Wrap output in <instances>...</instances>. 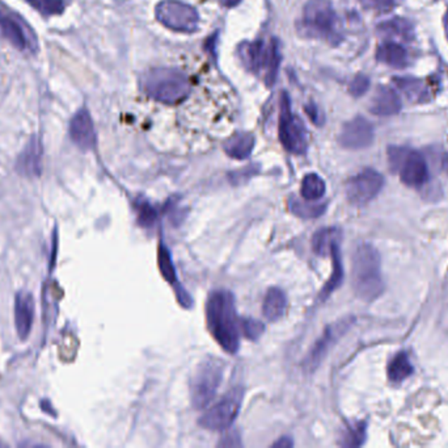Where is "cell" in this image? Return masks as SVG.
I'll return each instance as SVG.
<instances>
[{"instance_id":"cell-1","label":"cell","mask_w":448,"mask_h":448,"mask_svg":"<svg viewBox=\"0 0 448 448\" xmlns=\"http://www.w3.org/2000/svg\"><path fill=\"white\" fill-rule=\"evenodd\" d=\"M206 322L218 345L229 354H236L240 348V319L231 292L211 293L206 302Z\"/></svg>"},{"instance_id":"cell-2","label":"cell","mask_w":448,"mask_h":448,"mask_svg":"<svg viewBox=\"0 0 448 448\" xmlns=\"http://www.w3.org/2000/svg\"><path fill=\"white\" fill-rule=\"evenodd\" d=\"M380 255L370 243H361L351 259V283L358 297L367 302L377 299L385 292Z\"/></svg>"},{"instance_id":"cell-3","label":"cell","mask_w":448,"mask_h":448,"mask_svg":"<svg viewBox=\"0 0 448 448\" xmlns=\"http://www.w3.org/2000/svg\"><path fill=\"white\" fill-rule=\"evenodd\" d=\"M140 86L150 99L165 105L183 103L192 93L188 75L172 67L151 69L142 76Z\"/></svg>"},{"instance_id":"cell-4","label":"cell","mask_w":448,"mask_h":448,"mask_svg":"<svg viewBox=\"0 0 448 448\" xmlns=\"http://www.w3.org/2000/svg\"><path fill=\"white\" fill-rule=\"evenodd\" d=\"M298 29L307 38L322 40L330 44H337L342 38L339 16L330 0H308L303 8Z\"/></svg>"},{"instance_id":"cell-5","label":"cell","mask_w":448,"mask_h":448,"mask_svg":"<svg viewBox=\"0 0 448 448\" xmlns=\"http://www.w3.org/2000/svg\"><path fill=\"white\" fill-rule=\"evenodd\" d=\"M224 363L218 358H206L190 380V399L195 409H205L214 401L223 382Z\"/></svg>"},{"instance_id":"cell-6","label":"cell","mask_w":448,"mask_h":448,"mask_svg":"<svg viewBox=\"0 0 448 448\" xmlns=\"http://www.w3.org/2000/svg\"><path fill=\"white\" fill-rule=\"evenodd\" d=\"M278 136L284 149L291 154L302 155L308 149V131L304 122L291 111L290 98L282 93L279 102Z\"/></svg>"},{"instance_id":"cell-7","label":"cell","mask_w":448,"mask_h":448,"mask_svg":"<svg viewBox=\"0 0 448 448\" xmlns=\"http://www.w3.org/2000/svg\"><path fill=\"white\" fill-rule=\"evenodd\" d=\"M156 19L165 28L178 33H193L198 28L197 10L180 0H162L155 8Z\"/></svg>"},{"instance_id":"cell-8","label":"cell","mask_w":448,"mask_h":448,"mask_svg":"<svg viewBox=\"0 0 448 448\" xmlns=\"http://www.w3.org/2000/svg\"><path fill=\"white\" fill-rule=\"evenodd\" d=\"M243 399V388H235L229 391L218 403H215L202 415L200 425L210 431H224L229 429L238 418Z\"/></svg>"},{"instance_id":"cell-9","label":"cell","mask_w":448,"mask_h":448,"mask_svg":"<svg viewBox=\"0 0 448 448\" xmlns=\"http://www.w3.org/2000/svg\"><path fill=\"white\" fill-rule=\"evenodd\" d=\"M385 186V177L373 168H365L349 179L345 194L353 206H362L374 200Z\"/></svg>"},{"instance_id":"cell-10","label":"cell","mask_w":448,"mask_h":448,"mask_svg":"<svg viewBox=\"0 0 448 448\" xmlns=\"http://www.w3.org/2000/svg\"><path fill=\"white\" fill-rule=\"evenodd\" d=\"M375 137L373 124L365 117L358 116L356 119L346 122L339 136V145L349 150L366 149Z\"/></svg>"},{"instance_id":"cell-11","label":"cell","mask_w":448,"mask_h":448,"mask_svg":"<svg viewBox=\"0 0 448 448\" xmlns=\"http://www.w3.org/2000/svg\"><path fill=\"white\" fill-rule=\"evenodd\" d=\"M400 179L408 187L418 188L429 180V168L421 153L409 150L397 171Z\"/></svg>"},{"instance_id":"cell-12","label":"cell","mask_w":448,"mask_h":448,"mask_svg":"<svg viewBox=\"0 0 448 448\" xmlns=\"http://www.w3.org/2000/svg\"><path fill=\"white\" fill-rule=\"evenodd\" d=\"M351 321L353 319L339 321V324L328 327L325 330V333L316 342V345L313 346L311 353L307 356V359L304 362V367L307 370L313 371V370H316L320 365L322 359L327 356V353H328L330 346L333 345L339 339V336H342L348 330L350 325H351Z\"/></svg>"},{"instance_id":"cell-13","label":"cell","mask_w":448,"mask_h":448,"mask_svg":"<svg viewBox=\"0 0 448 448\" xmlns=\"http://www.w3.org/2000/svg\"><path fill=\"white\" fill-rule=\"evenodd\" d=\"M70 137L73 143L79 149L91 150L96 145V131L92 122L91 113L85 108L73 114V120L70 122Z\"/></svg>"},{"instance_id":"cell-14","label":"cell","mask_w":448,"mask_h":448,"mask_svg":"<svg viewBox=\"0 0 448 448\" xmlns=\"http://www.w3.org/2000/svg\"><path fill=\"white\" fill-rule=\"evenodd\" d=\"M42 143L38 136L28 141L27 146L16 160V171L21 177H38L42 174Z\"/></svg>"},{"instance_id":"cell-15","label":"cell","mask_w":448,"mask_h":448,"mask_svg":"<svg viewBox=\"0 0 448 448\" xmlns=\"http://www.w3.org/2000/svg\"><path fill=\"white\" fill-rule=\"evenodd\" d=\"M401 107V99L394 88L388 86H379L370 102L368 110L375 116L388 117L400 112Z\"/></svg>"},{"instance_id":"cell-16","label":"cell","mask_w":448,"mask_h":448,"mask_svg":"<svg viewBox=\"0 0 448 448\" xmlns=\"http://www.w3.org/2000/svg\"><path fill=\"white\" fill-rule=\"evenodd\" d=\"M35 319V300L33 296L25 292L20 290L15 299V325L18 334L21 339H27Z\"/></svg>"},{"instance_id":"cell-17","label":"cell","mask_w":448,"mask_h":448,"mask_svg":"<svg viewBox=\"0 0 448 448\" xmlns=\"http://www.w3.org/2000/svg\"><path fill=\"white\" fill-rule=\"evenodd\" d=\"M266 47V44L258 40L253 42H243L238 47V58L248 71L257 74L264 69Z\"/></svg>"},{"instance_id":"cell-18","label":"cell","mask_w":448,"mask_h":448,"mask_svg":"<svg viewBox=\"0 0 448 448\" xmlns=\"http://www.w3.org/2000/svg\"><path fill=\"white\" fill-rule=\"evenodd\" d=\"M255 143L256 140L252 133L238 131L226 140L223 143V150L229 158L243 160L250 157L252 151L255 149Z\"/></svg>"},{"instance_id":"cell-19","label":"cell","mask_w":448,"mask_h":448,"mask_svg":"<svg viewBox=\"0 0 448 448\" xmlns=\"http://www.w3.org/2000/svg\"><path fill=\"white\" fill-rule=\"evenodd\" d=\"M376 59L385 65L391 66L394 69H404L408 66V52L406 49L394 42V41H387L376 49Z\"/></svg>"},{"instance_id":"cell-20","label":"cell","mask_w":448,"mask_h":448,"mask_svg":"<svg viewBox=\"0 0 448 448\" xmlns=\"http://www.w3.org/2000/svg\"><path fill=\"white\" fill-rule=\"evenodd\" d=\"M0 32L9 42L18 50H25L28 47V40L21 25L16 19L6 15L0 11Z\"/></svg>"},{"instance_id":"cell-21","label":"cell","mask_w":448,"mask_h":448,"mask_svg":"<svg viewBox=\"0 0 448 448\" xmlns=\"http://www.w3.org/2000/svg\"><path fill=\"white\" fill-rule=\"evenodd\" d=\"M287 308V299L284 290L279 288H270L266 293L264 304H262V313L269 321H278L284 316V312Z\"/></svg>"},{"instance_id":"cell-22","label":"cell","mask_w":448,"mask_h":448,"mask_svg":"<svg viewBox=\"0 0 448 448\" xmlns=\"http://www.w3.org/2000/svg\"><path fill=\"white\" fill-rule=\"evenodd\" d=\"M341 238H342V232L339 228L321 229L319 232H316L312 238L313 252L320 257L330 255L333 246L341 242Z\"/></svg>"},{"instance_id":"cell-23","label":"cell","mask_w":448,"mask_h":448,"mask_svg":"<svg viewBox=\"0 0 448 448\" xmlns=\"http://www.w3.org/2000/svg\"><path fill=\"white\" fill-rule=\"evenodd\" d=\"M279 65H281L279 44H278V41L275 38H273L266 47L265 62H264L265 84L267 87H272L275 83L277 76H278Z\"/></svg>"},{"instance_id":"cell-24","label":"cell","mask_w":448,"mask_h":448,"mask_svg":"<svg viewBox=\"0 0 448 448\" xmlns=\"http://www.w3.org/2000/svg\"><path fill=\"white\" fill-rule=\"evenodd\" d=\"M330 257H332V261H333V271H332V276H330L329 281L321 290L320 300H325L328 296H330L333 290L339 288L341 283H342V279H344V269H342V261H341L339 243L333 246V249L330 252Z\"/></svg>"},{"instance_id":"cell-25","label":"cell","mask_w":448,"mask_h":448,"mask_svg":"<svg viewBox=\"0 0 448 448\" xmlns=\"http://www.w3.org/2000/svg\"><path fill=\"white\" fill-rule=\"evenodd\" d=\"M413 365L409 356L405 353L396 355L388 365V377L391 382L401 383L406 377L413 374Z\"/></svg>"},{"instance_id":"cell-26","label":"cell","mask_w":448,"mask_h":448,"mask_svg":"<svg viewBox=\"0 0 448 448\" xmlns=\"http://www.w3.org/2000/svg\"><path fill=\"white\" fill-rule=\"evenodd\" d=\"M325 182L317 174H308L303 179L301 195L304 200L316 201L325 195Z\"/></svg>"},{"instance_id":"cell-27","label":"cell","mask_w":448,"mask_h":448,"mask_svg":"<svg viewBox=\"0 0 448 448\" xmlns=\"http://www.w3.org/2000/svg\"><path fill=\"white\" fill-rule=\"evenodd\" d=\"M377 30L383 35L391 36V37H400L404 40H411L413 37L412 24L406 20L396 18V19L388 20L383 24L379 25Z\"/></svg>"},{"instance_id":"cell-28","label":"cell","mask_w":448,"mask_h":448,"mask_svg":"<svg viewBox=\"0 0 448 448\" xmlns=\"http://www.w3.org/2000/svg\"><path fill=\"white\" fill-rule=\"evenodd\" d=\"M394 84L403 91L413 102H422V98H425V86L421 81L413 79V78H397L394 79Z\"/></svg>"},{"instance_id":"cell-29","label":"cell","mask_w":448,"mask_h":448,"mask_svg":"<svg viewBox=\"0 0 448 448\" xmlns=\"http://www.w3.org/2000/svg\"><path fill=\"white\" fill-rule=\"evenodd\" d=\"M327 204H308L307 200L301 201L298 199L290 200V211L293 215L299 216L302 218H316L325 212Z\"/></svg>"},{"instance_id":"cell-30","label":"cell","mask_w":448,"mask_h":448,"mask_svg":"<svg viewBox=\"0 0 448 448\" xmlns=\"http://www.w3.org/2000/svg\"><path fill=\"white\" fill-rule=\"evenodd\" d=\"M366 440V423L358 422L353 426H349L346 432L342 437L341 444L344 447H359Z\"/></svg>"},{"instance_id":"cell-31","label":"cell","mask_w":448,"mask_h":448,"mask_svg":"<svg viewBox=\"0 0 448 448\" xmlns=\"http://www.w3.org/2000/svg\"><path fill=\"white\" fill-rule=\"evenodd\" d=\"M42 16L61 15L64 11V0H27Z\"/></svg>"},{"instance_id":"cell-32","label":"cell","mask_w":448,"mask_h":448,"mask_svg":"<svg viewBox=\"0 0 448 448\" xmlns=\"http://www.w3.org/2000/svg\"><path fill=\"white\" fill-rule=\"evenodd\" d=\"M159 266H160V272L164 276L167 281H169L171 284H174L176 279V271H174V264L171 261V254L167 250L163 243H160L159 246Z\"/></svg>"},{"instance_id":"cell-33","label":"cell","mask_w":448,"mask_h":448,"mask_svg":"<svg viewBox=\"0 0 448 448\" xmlns=\"http://www.w3.org/2000/svg\"><path fill=\"white\" fill-rule=\"evenodd\" d=\"M240 327L244 333V336H247L250 341H256L260 336L264 334L265 326L264 324H261L260 321L252 319V318H246L240 321Z\"/></svg>"},{"instance_id":"cell-34","label":"cell","mask_w":448,"mask_h":448,"mask_svg":"<svg viewBox=\"0 0 448 448\" xmlns=\"http://www.w3.org/2000/svg\"><path fill=\"white\" fill-rule=\"evenodd\" d=\"M137 208L139 223L143 225V226H151V225H154L156 218H157V215H156V211L154 209V206H150L145 200H139V204H138Z\"/></svg>"},{"instance_id":"cell-35","label":"cell","mask_w":448,"mask_h":448,"mask_svg":"<svg viewBox=\"0 0 448 448\" xmlns=\"http://www.w3.org/2000/svg\"><path fill=\"white\" fill-rule=\"evenodd\" d=\"M370 88V79L367 75L358 74L350 84H349V93L354 98H361L366 94Z\"/></svg>"},{"instance_id":"cell-36","label":"cell","mask_w":448,"mask_h":448,"mask_svg":"<svg viewBox=\"0 0 448 448\" xmlns=\"http://www.w3.org/2000/svg\"><path fill=\"white\" fill-rule=\"evenodd\" d=\"M408 153H409V149H406V148L391 146L388 149V162H389V167L394 172L399 171V168L401 166V163H403Z\"/></svg>"},{"instance_id":"cell-37","label":"cell","mask_w":448,"mask_h":448,"mask_svg":"<svg viewBox=\"0 0 448 448\" xmlns=\"http://www.w3.org/2000/svg\"><path fill=\"white\" fill-rule=\"evenodd\" d=\"M367 10L387 12L394 7V0H358Z\"/></svg>"},{"instance_id":"cell-38","label":"cell","mask_w":448,"mask_h":448,"mask_svg":"<svg viewBox=\"0 0 448 448\" xmlns=\"http://www.w3.org/2000/svg\"><path fill=\"white\" fill-rule=\"evenodd\" d=\"M305 113L311 119V122L315 125H322L324 124V114L321 113L320 108L315 103H310L305 105Z\"/></svg>"},{"instance_id":"cell-39","label":"cell","mask_w":448,"mask_h":448,"mask_svg":"<svg viewBox=\"0 0 448 448\" xmlns=\"http://www.w3.org/2000/svg\"><path fill=\"white\" fill-rule=\"evenodd\" d=\"M219 446H224V447H240L241 446V442L238 438L236 432H231L226 438L223 439L219 443Z\"/></svg>"},{"instance_id":"cell-40","label":"cell","mask_w":448,"mask_h":448,"mask_svg":"<svg viewBox=\"0 0 448 448\" xmlns=\"http://www.w3.org/2000/svg\"><path fill=\"white\" fill-rule=\"evenodd\" d=\"M293 446V439L289 437H282L279 440H277L273 447L274 448H291Z\"/></svg>"},{"instance_id":"cell-41","label":"cell","mask_w":448,"mask_h":448,"mask_svg":"<svg viewBox=\"0 0 448 448\" xmlns=\"http://www.w3.org/2000/svg\"><path fill=\"white\" fill-rule=\"evenodd\" d=\"M442 167H443V171L447 174L448 177V153H446L443 155V158H442Z\"/></svg>"},{"instance_id":"cell-42","label":"cell","mask_w":448,"mask_h":448,"mask_svg":"<svg viewBox=\"0 0 448 448\" xmlns=\"http://www.w3.org/2000/svg\"><path fill=\"white\" fill-rule=\"evenodd\" d=\"M241 0H224V4H226V7H235V6H238V3H240Z\"/></svg>"},{"instance_id":"cell-43","label":"cell","mask_w":448,"mask_h":448,"mask_svg":"<svg viewBox=\"0 0 448 448\" xmlns=\"http://www.w3.org/2000/svg\"><path fill=\"white\" fill-rule=\"evenodd\" d=\"M443 21H444V30H446V36H447L448 40V10L447 12H446V15H444Z\"/></svg>"}]
</instances>
